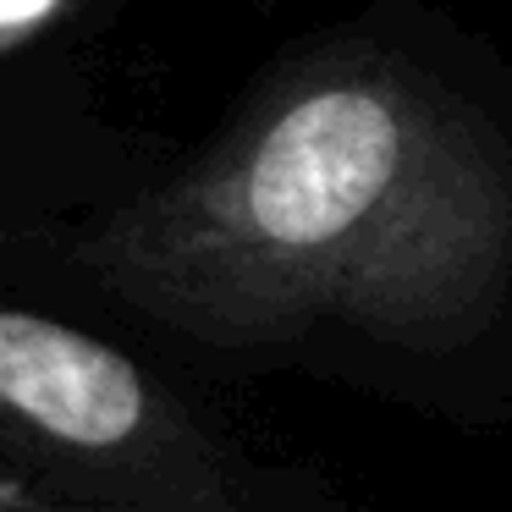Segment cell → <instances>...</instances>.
<instances>
[{
  "label": "cell",
  "mask_w": 512,
  "mask_h": 512,
  "mask_svg": "<svg viewBox=\"0 0 512 512\" xmlns=\"http://www.w3.org/2000/svg\"><path fill=\"white\" fill-rule=\"evenodd\" d=\"M89 270L149 320L221 347L314 325L463 347L512 281V155L435 78L386 56L314 61L116 210Z\"/></svg>",
  "instance_id": "obj_1"
},
{
  "label": "cell",
  "mask_w": 512,
  "mask_h": 512,
  "mask_svg": "<svg viewBox=\"0 0 512 512\" xmlns=\"http://www.w3.org/2000/svg\"><path fill=\"white\" fill-rule=\"evenodd\" d=\"M0 424L78 457H127L160 435L144 369L89 331L0 309Z\"/></svg>",
  "instance_id": "obj_2"
},
{
  "label": "cell",
  "mask_w": 512,
  "mask_h": 512,
  "mask_svg": "<svg viewBox=\"0 0 512 512\" xmlns=\"http://www.w3.org/2000/svg\"><path fill=\"white\" fill-rule=\"evenodd\" d=\"M72 12V0H0V50H17L56 28Z\"/></svg>",
  "instance_id": "obj_3"
}]
</instances>
